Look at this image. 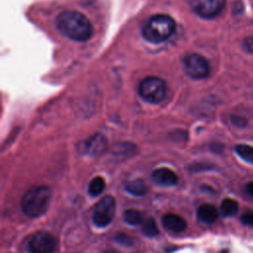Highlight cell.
I'll return each mask as SVG.
<instances>
[{
    "instance_id": "4",
    "label": "cell",
    "mask_w": 253,
    "mask_h": 253,
    "mask_svg": "<svg viewBox=\"0 0 253 253\" xmlns=\"http://www.w3.org/2000/svg\"><path fill=\"white\" fill-rule=\"evenodd\" d=\"M166 83L163 79L150 76L140 82L138 93L143 101L150 104H159L166 96Z\"/></svg>"
},
{
    "instance_id": "20",
    "label": "cell",
    "mask_w": 253,
    "mask_h": 253,
    "mask_svg": "<svg viewBox=\"0 0 253 253\" xmlns=\"http://www.w3.org/2000/svg\"><path fill=\"white\" fill-rule=\"evenodd\" d=\"M240 220L243 224L253 226V211H246L240 217Z\"/></svg>"
},
{
    "instance_id": "10",
    "label": "cell",
    "mask_w": 253,
    "mask_h": 253,
    "mask_svg": "<svg viewBox=\"0 0 253 253\" xmlns=\"http://www.w3.org/2000/svg\"><path fill=\"white\" fill-rule=\"evenodd\" d=\"M151 176H152V179L157 184L162 185V186H167V187L175 186L179 181L177 174L174 171H172L171 169L166 168V167H161V168L155 169L152 172Z\"/></svg>"
},
{
    "instance_id": "25",
    "label": "cell",
    "mask_w": 253,
    "mask_h": 253,
    "mask_svg": "<svg viewBox=\"0 0 253 253\" xmlns=\"http://www.w3.org/2000/svg\"><path fill=\"white\" fill-rule=\"evenodd\" d=\"M101 253H120V252L117 251V250H115V249H106V250L102 251Z\"/></svg>"
},
{
    "instance_id": "26",
    "label": "cell",
    "mask_w": 253,
    "mask_h": 253,
    "mask_svg": "<svg viewBox=\"0 0 253 253\" xmlns=\"http://www.w3.org/2000/svg\"><path fill=\"white\" fill-rule=\"evenodd\" d=\"M219 253H229V251H228L227 249H223V250H221Z\"/></svg>"
},
{
    "instance_id": "9",
    "label": "cell",
    "mask_w": 253,
    "mask_h": 253,
    "mask_svg": "<svg viewBox=\"0 0 253 253\" xmlns=\"http://www.w3.org/2000/svg\"><path fill=\"white\" fill-rule=\"evenodd\" d=\"M108 145L107 138L102 133H95L85 139L80 145V151L88 156H98L105 152Z\"/></svg>"
},
{
    "instance_id": "3",
    "label": "cell",
    "mask_w": 253,
    "mask_h": 253,
    "mask_svg": "<svg viewBox=\"0 0 253 253\" xmlns=\"http://www.w3.org/2000/svg\"><path fill=\"white\" fill-rule=\"evenodd\" d=\"M51 193L46 186H38L30 189L22 198L21 209L30 217L42 215L49 205Z\"/></svg>"
},
{
    "instance_id": "16",
    "label": "cell",
    "mask_w": 253,
    "mask_h": 253,
    "mask_svg": "<svg viewBox=\"0 0 253 253\" xmlns=\"http://www.w3.org/2000/svg\"><path fill=\"white\" fill-rule=\"evenodd\" d=\"M123 218L129 225H139L143 221L141 213L137 210L133 209H128L125 211L123 213Z\"/></svg>"
},
{
    "instance_id": "12",
    "label": "cell",
    "mask_w": 253,
    "mask_h": 253,
    "mask_svg": "<svg viewBox=\"0 0 253 253\" xmlns=\"http://www.w3.org/2000/svg\"><path fill=\"white\" fill-rule=\"evenodd\" d=\"M217 210L211 204H203L197 211V216L204 223H213L217 218Z\"/></svg>"
},
{
    "instance_id": "21",
    "label": "cell",
    "mask_w": 253,
    "mask_h": 253,
    "mask_svg": "<svg viewBox=\"0 0 253 253\" xmlns=\"http://www.w3.org/2000/svg\"><path fill=\"white\" fill-rule=\"evenodd\" d=\"M242 47L246 52L253 53V37L246 38L242 42Z\"/></svg>"
},
{
    "instance_id": "24",
    "label": "cell",
    "mask_w": 253,
    "mask_h": 253,
    "mask_svg": "<svg viewBox=\"0 0 253 253\" xmlns=\"http://www.w3.org/2000/svg\"><path fill=\"white\" fill-rule=\"evenodd\" d=\"M201 191L202 192H207V193H214V191H213V189L212 188H211V187H209V186H207V185H203L202 187H201Z\"/></svg>"
},
{
    "instance_id": "19",
    "label": "cell",
    "mask_w": 253,
    "mask_h": 253,
    "mask_svg": "<svg viewBox=\"0 0 253 253\" xmlns=\"http://www.w3.org/2000/svg\"><path fill=\"white\" fill-rule=\"evenodd\" d=\"M115 240L120 243L121 245L123 246H127V247H130L133 245V239L131 236L126 234V233H118L116 234L115 236Z\"/></svg>"
},
{
    "instance_id": "2",
    "label": "cell",
    "mask_w": 253,
    "mask_h": 253,
    "mask_svg": "<svg viewBox=\"0 0 253 253\" xmlns=\"http://www.w3.org/2000/svg\"><path fill=\"white\" fill-rule=\"evenodd\" d=\"M175 21L168 15L158 14L152 16L144 24L141 30L142 37L153 43H159L167 39L175 31Z\"/></svg>"
},
{
    "instance_id": "23",
    "label": "cell",
    "mask_w": 253,
    "mask_h": 253,
    "mask_svg": "<svg viewBox=\"0 0 253 253\" xmlns=\"http://www.w3.org/2000/svg\"><path fill=\"white\" fill-rule=\"evenodd\" d=\"M246 191L247 193L253 197V181L252 182H249L247 185H246Z\"/></svg>"
},
{
    "instance_id": "13",
    "label": "cell",
    "mask_w": 253,
    "mask_h": 253,
    "mask_svg": "<svg viewBox=\"0 0 253 253\" xmlns=\"http://www.w3.org/2000/svg\"><path fill=\"white\" fill-rule=\"evenodd\" d=\"M125 189L127 193H129L132 196H143L147 192V187L145 183L140 179H134L131 181H128L125 185Z\"/></svg>"
},
{
    "instance_id": "22",
    "label": "cell",
    "mask_w": 253,
    "mask_h": 253,
    "mask_svg": "<svg viewBox=\"0 0 253 253\" xmlns=\"http://www.w3.org/2000/svg\"><path fill=\"white\" fill-rule=\"evenodd\" d=\"M231 121H232V124H234L235 126H239V127H243L247 125V121L246 119H244L243 117H239V116H233L231 118Z\"/></svg>"
},
{
    "instance_id": "1",
    "label": "cell",
    "mask_w": 253,
    "mask_h": 253,
    "mask_svg": "<svg viewBox=\"0 0 253 253\" xmlns=\"http://www.w3.org/2000/svg\"><path fill=\"white\" fill-rule=\"evenodd\" d=\"M58 31L67 38L76 42H85L93 34V28L88 18L77 11H65L60 13L56 20Z\"/></svg>"
},
{
    "instance_id": "15",
    "label": "cell",
    "mask_w": 253,
    "mask_h": 253,
    "mask_svg": "<svg viewBox=\"0 0 253 253\" xmlns=\"http://www.w3.org/2000/svg\"><path fill=\"white\" fill-rule=\"evenodd\" d=\"M105 180L102 177L97 176L90 181L88 186V193L92 197H97L102 194V192L105 189Z\"/></svg>"
},
{
    "instance_id": "6",
    "label": "cell",
    "mask_w": 253,
    "mask_h": 253,
    "mask_svg": "<svg viewBox=\"0 0 253 253\" xmlns=\"http://www.w3.org/2000/svg\"><path fill=\"white\" fill-rule=\"evenodd\" d=\"M29 253H52L55 249V239L45 230H40L32 234L26 243Z\"/></svg>"
},
{
    "instance_id": "14",
    "label": "cell",
    "mask_w": 253,
    "mask_h": 253,
    "mask_svg": "<svg viewBox=\"0 0 253 253\" xmlns=\"http://www.w3.org/2000/svg\"><path fill=\"white\" fill-rule=\"evenodd\" d=\"M238 209V203L231 198H225L220 204V212L225 217H230L236 214Z\"/></svg>"
},
{
    "instance_id": "18",
    "label": "cell",
    "mask_w": 253,
    "mask_h": 253,
    "mask_svg": "<svg viewBox=\"0 0 253 253\" xmlns=\"http://www.w3.org/2000/svg\"><path fill=\"white\" fill-rule=\"evenodd\" d=\"M142 233L147 237H154L159 233L156 222L152 217H148L143 221Z\"/></svg>"
},
{
    "instance_id": "11",
    "label": "cell",
    "mask_w": 253,
    "mask_h": 253,
    "mask_svg": "<svg viewBox=\"0 0 253 253\" xmlns=\"http://www.w3.org/2000/svg\"><path fill=\"white\" fill-rule=\"evenodd\" d=\"M162 224L166 229L176 233L182 232L187 228L186 220L182 216L175 213H166L163 215Z\"/></svg>"
},
{
    "instance_id": "7",
    "label": "cell",
    "mask_w": 253,
    "mask_h": 253,
    "mask_svg": "<svg viewBox=\"0 0 253 253\" xmlns=\"http://www.w3.org/2000/svg\"><path fill=\"white\" fill-rule=\"evenodd\" d=\"M183 65L187 75L193 79H203L210 73L208 60L199 53H190L183 59Z\"/></svg>"
},
{
    "instance_id": "17",
    "label": "cell",
    "mask_w": 253,
    "mask_h": 253,
    "mask_svg": "<svg viewBox=\"0 0 253 253\" xmlns=\"http://www.w3.org/2000/svg\"><path fill=\"white\" fill-rule=\"evenodd\" d=\"M235 152L246 162L253 164V146L247 144H237Z\"/></svg>"
},
{
    "instance_id": "5",
    "label": "cell",
    "mask_w": 253,
    "mask_h": 253,
    "mask_svg": "<svg viewBox=\"0 0 253 253\" xmlns=\"http://www.w3.org/2000/svg\"><path fill=\"white\" fill-rule=\"evenodd\" d=\"M115 211L116 201L114 197L105 196L96 204L92 214V221L97 227H106L112 222L115 216Z\"/></svg>"
},
{
    "instance_id": "8",
    "label": "cell",
    "mask_w": 253,
    "mask_h": 253,
    "mask_svg": "<svg viewBox=\"0 0 253 253\" xmlns=\"http://www.w3.org/2000/svg\"><path fill=\"white\" fill-rule=\"evenodd\" d=\"M225 2L226 0H192L191 6L200 17L213 19L221 13Z\"/></svg>"
}]
</instances>
